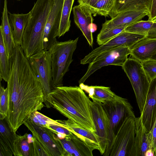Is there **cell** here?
<instances>
[{"label": "cell", "mask_w": 156, "mask_h": 156, "mask_svg": "<svg viewBox=\"0 0 156 156\" xmlns=\"http://www.w3.org/2000/svg\"><path fill=\"white\" fill-rule=\"evenodd\" d=\"M147 37L146 35L124 30L105 43L100 45L86 55L80 63L85 65L90 63L100 54L107 51L124 46L131 48L140 40Z\"/></svg>", "instance_id": "obj_10"}, {"label": "cell", "mask_w": 156, "mask_h": 156, "mask_svg": "<svg viewBox=\"0 0 156 156\" xmlns=\"http://www.w3.org/2000/svg\"><path fill=\"white\" fill-rule=\"evenodd\" d=\"M30 120L37 126L47 128L50 125H56L62 126L58 120L52 119L37 111L32 114Z\"/></svg>", "instance_id": "obj_32"}, {"label": "cell", "mask_w": 156, "mask_h": 156, "mask_svg": "<svg viewBox=\"0 0 156 156\" xmlns=\"http://www.w3.org/2000/svg\"><path fill=\"white\" fill-rule=\"evenodd\" d=\"M34 156H50L40 142L33 136Z\"/></svg>", "instance_id": "obj_35"}, {"label": "cell", "mask_w": 156, "mask_h": 156, "mask_svg": "<svg viewBox=\"0 0 156 156\" xmlns=\"http://www.w3.org/2000/svg\"><path fill=\"white\" fill-rule=\"evenodd\" d=\"M99 0H78L79 4L83 5L91 9Z\"/></svg>", "instance_id": "obj_39"}, {"label": "cell", "mask_w": 156, "mask_h": 156, "mask_svg": "<svg viewBox=\"0 0 156 156\" xmlns=\"http://www.w3.org/2000/svg\"><path fill=\"white\" fill-rule=\"evenodd\" d=\"M109 122L107 146L104 156H108L116 135L125 121L135 117L133 108L128 100L117 95L102 103Z\"/></svg>", "instance_id": "obj_4"}, {"label": "cell", "mask_w": 156, "mask_h": 156, "mask_svg": "<svg viewBox=\"0 0 156 156\" xmlns=\"http://www.w3.org/2000/svg\"><path fill=\"white\" fill-rule=\"evenodd\" d=\"M47 128L51 130L56 135L61 134L64 135L66 136L70 135L72 133L66 128L56 125H50Z\"/></svg>", "instance_id": "obj_36"}, {"label": "cell", "mask_w": 156, "mask_h": 156, "mask_svg": "<svg viewBox=\"0 0 156 156\" xmlns=\"http://www.w3.org/2000/svg\"><path fill=\"white\" fill-rule=\"evenodd\" d=\"M13 39L16 45L21 46L22 39L27 25L30 12L26 14H12L8 12Z\"/></svg>", "instance_id": "obj_23"}, {"label": "cell", "mask_w": 156, "mask_h": 156, "mask_svg": "<svg viewBox=\"0 0 156 156\" xmlns=\"http://www.w3.org/2000/svg\"><path fill=\"white\" fill-rule=\"evenodd\" d=\"M7 9V0H4V4L2 16V23L0 26L5 46L9 58L12 55L16 46L10 24Z\"/></svg>", "instance_id": "obj_24"}, {"label": "cell", "mask_w": 156, "mask_h": 156, "mask_svg": "<svg viewBox=\"0 0 156 156\" xmlns=\"http://www.w3.org/2000/svg\"><path fill=\"white\" fill-rule=\"evenodd\" d=\"M148 17V20L150 21H152L156 18V0H153Z\"/></svg>", "instance_id": "obj_38"}, {"label": "cell", "mask_w": 156, "mask_h": 156, "mask_svg": "<svg viewBox=\"0 0 156 156\" xmlns=\"http://www.w3.org/2000/svg\"><path fill=\"white\" fill-rule=\"evenodd\" d=\"M52 107L76 125L95 133L92 107L93 101L77 86H61L49 94Z\"/></svg>", "instance_id": "obj_2"}, {"label": "cell", "mask_w": 156, "mask_h": 156, "mask_svg": "<svg viewBox=\"0 0 156 156\" xmlns=\"http://www.w3.org/2000/svg\"><path fill=\"white\" fill-rule=\"evenodd\" d=\"M24 125L48 152L50 156H66L60 140L51 130L39 126L30 119Z\"/></svg>", "instance_id": "obj_11"}, {"label": "cell", "mask_w": 156, "mask_h": 156, "mask_svg": "<svg viewBox=\"0 0 156 156\" xmlns=\"http://www.w3.org/2000/svg\"><path fill=\"white\" fill-rule=\"evenodd\" d=\"M74 22L80 29L89 45L92 47L93 38L92 33L94 19L89 8L81 4L75 6L72 9Z\"/></svg>", "instance_id": "obj_15"}, {"label": "cell", "mask_w": 156, "mask_h": 156, "mask_svg": "<svg viewBox=\"0 0 156 156\" xmlns=\"http://www.w3.org/2000/svg\"><path fill=\"white\" fill-rule=\"evenodd\" d=\"M152 21H154V22H156V18H155L154 19V20H153Z\"/></svg>", "instance_id": "obj_41"}, {"label": "cell", "mask_w": 156, "mask_h": 156, "mask_svg": "<svg viewBox=\"0 0 156 156\" xmlns=\"http://www.w3.org/2000/svg\"><path fill=\"white\" fill-rule=\"evenodd\" d=\"M20 137L11 130L5 119H0V156H22Z\"/></svg>", "instance_id": "obj_14"}, {"label": "cell", "mask_w": 156, "mask_h": 156, "mask_svg": "<svg viewBox=\"0 0 156 156\" xmlns=\"http://www.w3.org/2000/svg\"><path fill=\"white\" fill-rule=\"evenodd\" d=\"M62 126L69 130L83 140L94 150H99V143L98 136L95 133L81 127L68 119L67 120H58Z\"/></svg>", "instance_id": "obj_22"}, {"label": "cell", "mask_w": 156, "mask_h": 156, "mask_svg": "<svg viewBox=\"0 0 156 156\" xmlns=\"http://www.w3.org/2000/svg\"><path fill=\"white\" fill-rule=\"evenodd\" d=\"M7 88L8 108L5 118L15 132L30 119L34 112L44 106L40 81L33 71L21 46L16 45L9 58Z\"/></svg>", "instance_id": "obj_1"}, {"label": "cell", "mask_w": 156, "mask_h": 156, "mask_svg": "<svg viewBox=\"0 0 156 156\" xmlns=\"http://www.w3.org/2000/svg\"><path fill=\"white\" fill-rule=\"evenodd\" d=\"M122 68L129 79L140 114L144 108L150 82L140 62L134 58H128Z\"/></svg>", "instance_id": "obj_6"}, {"label": "cell", "mask_w": 156, "mask_h": 156, "mask_svg": "<svg viewBox=\"0 0 156 156\" xmlns=\"http://www.w3.org/2000/svg\"><path fill=\"white\" fill-rule=\"evenodd\" d=\"M20 146L22 156H34L32 135L26 133L20 135Z\"/></svg>", "instance_id": "obj_30"}, {"label": "cell", "mask_w": 156, "mask_h": 156, "mask_svg": "<svg viewBox=\"0 0 156 156\" xmlns=\"http://www.w3.org/2000/svg\"><path fill=\"white\" fill-rule=\"evenodd\" d=\"M135 117L128 118L115 138L108 156H135Z\"/></svg>", "instance_id": "obj_8"}, {"label": "cell", "mask_w": 156, "mask_h": 156, "mask_svg": "<svg viewBox=\"0 0 156 156\" xmlns=\"http://www.w3.org/2000/svg\"><path fill=\"white\" fill-rule=\"evenodd\" d=\"M94 93L91 99L102 103L112 99L116 95L111 90L110 88L103 86H93Z\"/></svg>", "instance_id": "obj_29"}, {"label": "cell", "mask_w": 156, "mask_h": 156, "mask_svg": "<svg viewBox=\"0 0 156 156\" xmlns=\"http://www.w3.org/2000/svg\"><path fill=\"white\" fill-rule=\"evenodd\" d=\"M28 60L33 71L41 83L44 94V103L47 108H50L49 94L55 89L50 54L48 50H43L30 56Z\"/></svg>", "instance_id": "obj_7"}, {"label": "cell", "mask_w": 156, "mask_h": 156, "mask_svg": "<svg viewBox=\"0 0 156 156\" xmlns=\"http://www.w3.org/2000/svg\"><path fill=\"white\" fill-rule=\"evenodd\" d=\"M79 38L64 41H56L48 50L51 59L52 78L54 89L63 85L64 76L73 61Z\"/></svg>", "instance_id": "obj_5"}, {"label": "cell", "mask_w": 156, "mask_h": 156, "mask_svg": "<svg viewBox=\"0 0 156 156\" xmlns=\"http://www.w3.org/2000/svg\"><path fill=\"white\" fill-rule=\"evenodd\" d=\"M10 70V61L5 46L3 36L0 30V77L7 82Z\"/></svg>", "instance_id": "obj_27"}, {"label": "cell", "mask_w": 156, "mask_h": 156, "mask_svg": "<svg viewBox=\"0 0 156 156\" xmlns=\"http://www.w3.org/2000/svg\"><path fill=\"white\" fill-rule=\"evenodd\" d=\"M115 0H99L90 9L93 15L108 17L112 11Z\"/></svg>", "instance_id": "obj_28"}, {"label": "cell", "mask_w": 156, "mask_h": 156, "mask_svg": "<svg viewBox=\"0 0 156 156\" xmlns=\"http://www.w3.org/2000/svg\"><path fill=\"white\" fill-rule=\"evenodd\" d=\"M140 116L147 130L149 132L156 117V78L150 83L143 111Z\"/></svg>", "instance_id": "obj_16"}, {"label": "cell", "mask_w": 156, "mask_h": 156, "mask_svg": "<svg viewBox=\"0 0 156 156\" xmlns=\"http://www.w3.org/2000/svg\"><path fill=\"white\" fill-rule=\"evenodd\" d=\"M156 53V39H143L130 48V55L140 62L151 59Z\"/></svg>", "instance_id": "obj_20"}, {"label": "cell", "mask_w": 156, "mask_h": 156, "mask_svg": "<svg viewBox=\"0 0 156 156\" xmlns=\"http://www.w3.org/2000/svg\"><path fill=\"white\" fill-rule=\"evenodd\" d=\"M0 119H5L7 115L8 108V90L1 85L0 89Z\"/></svg>", "instance_id": "obj_34"}, {"label": "cell", "mask_w": 156, "mask_h": 156, "mask_svg": "<svg viewBox=\"0 0 156 156\" xmlns=\"http://www.w3.org/2000/svg\"><path fill=\"white\" fill-rule=\"evenodd\" d=\"M74 0H64L58 37H59L68 32L70 27V16Z\"/></svg>", "instance_id": "obj_26"}, {"label": "cell", "mask_w": 156, "mask_h": 156, "mask_svg": "<svg viewBox=\"0 0 156 156\" xmlns=\"http://www.w3.org/2000/svg\"><path fill=\"white\" fill-rule=\"evenodd\" d=\"M126 25L117 27L103 32H100L97 38V42L100 46L112 39L123 31Z\"/></svg>", "instance_id": "obj_31"}, {"label": "cell", "mask_w": 156, "mask_h": 156, "mask_svg": "<svg viewBox=\"0 0 156 156\" xmlns=\"http://www.w3.org/2000/svg\"></svg>", "instance_id": "obj_43"}, {"label": "cell", "mask_w": 156, "mask_h": 156, "mask_svg": "<svg viewBox=\"0 0 156 156\" xmlns=\"http://www.w3.org/2000/svg\"><path fill=\"white\" fill-rule=\"evenodd\" d=\"M130 54V48L124 46L105 51L95 58L89 64L87 70L79 81V84L83 83L94 73L102 67L109 65L122 66Z\"/></svg>", "instance_id": "obj_9"}, {"label": "cell", "mask_w": 156, "mask_h": 156, "mask_svg": "<svg viewBox=\"0 0 156 156\" xmlns=\"http://www.w3.org/2000/svg\"><path fill=\"white\" fill-rule=\"evenodd\" d=\"M152 149L154 153L156 150V117L151 129L149 131Z\"/></svg>", "instance_id": "obj_37"}, {"label": "cell", "mask_w": 156, "mask_h": 156, "mask_svg": "<svg viewBox=\"0 0 156 156\" xmlns=\"http://www.w3.org/2000/svg\"><path fill=\"white\" fill-rule=\"evenodd\" d=\"M60 140L66 151V156H93L94 149L72 133Z\"/></svg>", "instance_id": "obj_18"}, {"label": "cell", "mask_w": 156, "mask_h": 156, "mask_svg": "<svg viewBox=\"0 0 156 156\" xmlns=\"http://www.w3.org/2000/svg\"><path fill=\"white\" fill-rule=\"evenodd\" d=\"M124 30L145 34L147 38L156 39V22L141 20L128 26Z\"/></svg>", "instance_id": "obj_25"}, {"label": "cell", "mask_w": 156, "mask_h": 156, "mask_svg": "<svg viewBox=\"0 0 156 156\" xmlns=\"http://www.w3.org/2000/svg\"><path fill=\"white\" fill-rule=\"evenodd\" d=\"M153 0H115L113 9L109 16L111 18L119 13L129 10L150 12Z\"/></svg>", "instance_id": "obj_21"}, {"label": "cell", "mask_w": 156, "mask_h": 156, "mask_svg": "<svg viewBox=\"0 0 156 156\" xmlns=\"http://www.w3.org/2000/svg\"><path fill=\"white\" fill-rule=\"evenodd\" d=\"M92 116L95 133L98 138L99 151L101 155H103L108 144L109 122L102 103L97 100H92Z\"/></svg>", "instance_id": "obj_12"}, {"label": "cell", "mask_w": 156, "mask_h": 156, "mask_svg": "<svg viewBox=\"0 0 156 156\" xmlns=\"http://www.w3.org/2000/svg\"><path fill=\"white\" fill-rule=\"evenodd\" d=\"M135 119V156H145L148 150H152L150 133L147 130L140 116Z\"/></svg>", "instance_id": "obj_19"}, {"label": "cell", "mask_w": 156, "mask_h": 156, "mask_svg": "<svg viewBox=\"0 0 156 156\" xmlns=\"http://www.w3.org/2000/svg\"><path fill=\"white\" fill-rule=\"evenodd\" d=\"M141 63L150 83L156 78V60L149 59Z\"/></svg>", "instance_id": "obj_33"}, {"label": "cell", "mask_w": 156, "mask_h": 156, "mask_svg": "<svg viewBox=\"0 0 156 156\" xmlns=\"http://www.w3.org/2000/svg\"><path fill=\"white\" fill-rule=\"evenodd\" d=\"M55 0H37L30 12L28 21L23 36L21 47L28 59L44 50V31Z\"/></svg>", "instance_id": "obj_3"}, {"label": "cell", "mask_w": 156, "mask_h": 156, "mask_svg": "<svg viewBox=\"0 0 156 156\" xmlns=\"http://www.w3.org/2000/svg\"><path fill=\"white\" fill-rule=\"evenodd\" d=\"M64 0H55L44 31V50H48L57 41Z\"/></svg>", "instance_id": "obj_13"}, {"label": "cell", "mask_w": 156, "mask_h": 156, "mask_svg": "<svg viewBox=\"0 0 156 156\" xmlns=\"http://www.w3.org/2000/svg\"><path fill=\"white\" fill-rule=\"evenodd\" d=\"M149 12L146 11L129 10L120 13L110 20L102 24L100 32H103L115 27L123 26H127L141 20Z\"/></svg>", "instance_id": "obj_17"}, {"label": "cell", "mask_w": 156, "mask_h": 156, "mask_svg": "<svg viewBox=\"0 0 156 156\" xmlns=\"http://www.w3.org/2000/svg\"><path fill=\"white\" fill-rule=\"evenodd\" d=\"M154 156H156V151H155V152H154Z\"/></svg>", "instance_id": "obj_42"}, {"label": "cell", "mask_w": 156, "mask_h": 156, "mask_svg": "<svg viewBox=\"0 0 156 156\" xmlns=\"http://www.w3.org/2000/svg\"><path fill=\"white\" fill-rule=\"evenodd\" d=\"M151 59L156 60V53L153 55Z\"/></svg>", "instance_id": "obj_40"}]
</instances>
